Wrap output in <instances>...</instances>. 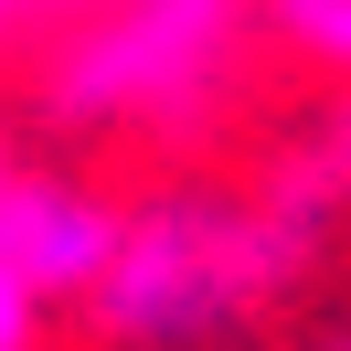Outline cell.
I'll use <instances>...</instances> for the list:
<instances>
[{"instance_id":"6da1fadb","label":"cell","mask_w":351,"mask_h":351,"mask_svg":"<svg viewBox=\"0 0 351 351\" xmlns=\"http://www.w3.org/2000/svg\"><path fill=\"white\" fill-rule=\"evenodd\" d=\"M319 223H298L266 181H149L117 213V256L86 287L96 341L117 351H223L266 319L277 298H298V277L319 266Z\"/></svg>"},{"instance_id":"7a4b0ae2","label":"cell","mask_w":351,"mask_h":351,"mask_svg":"<svg viewBox=\"0 0 351 351\" xmlns=\"http://www.w3.org/2000/svg\"><path fill=\"white\" fill-rule=\"evenodd\" d=\"M245 64H256V0H53L32 96L64 138L192 149L234 117Z\"/></svg>"},{"instance_id":"3957f363","label":"cell","mask_w":351,"mask_h":351,"mask_svg":"<svg viewBox=\"0 0 351 351\" xmlns=\"http://www.w3.org/2000/svg\"><path fill=\"white\" fill-rule=\"evenodd\" d=\"M117 213L128 202L86 171H11L0 181V266L43 308H86V287L117 256Z\"/></svg>"},{"instance_id":"277c9868","label":"cell","mask_w":351,"mask_h":351,"mask_svg":"<svg viewBox=\"0 0 351 351\" xmlns=\"http://www.w3.org/2000/svg\"><path fill=\"white\" fill-rule=\"evenodd\" d=\"M256 32L298 53L330 96H351V0H256Z\"/></svg>"},{"instance_id":"5b68a950","label":"cell","mask_w":351,"mask_h":351,"mask_svg":"<svg viewBox=\"0 0 351 351\" xmlns=\"http://www.w3.org/2000/svg\"><path fill=\"white\" fill-rule=\"evenodd\" d=\"M0 351H43V298L0 266Z\"/></svg>"},{"instance_id":"8992f818","label":"cell","mask_w":351,"mask_h":351,"mask_svg":"<svg viewBox=\"0 0 351 351\" xmlns=\"http://www.w3.org/2000/svg\"><path fill=\"white\" fill-rule=\"evenodd\" d=\"M11 171H22V160H11V117H0V181H11Z\"/></svg>"},{"instance_id":"52a82bcc","label":"cell","mask_w":351,"mask_h":351,"mask_svg":"<svg viewBox=\"0 0 351 351\" xmlns=\"http://www.w3.org/2000/svg\"><path fill=\"white\" fill-rule=\"evenodd\" d=\"M330 351H351V341H330Z\"/></svg>"}]
</instances>
